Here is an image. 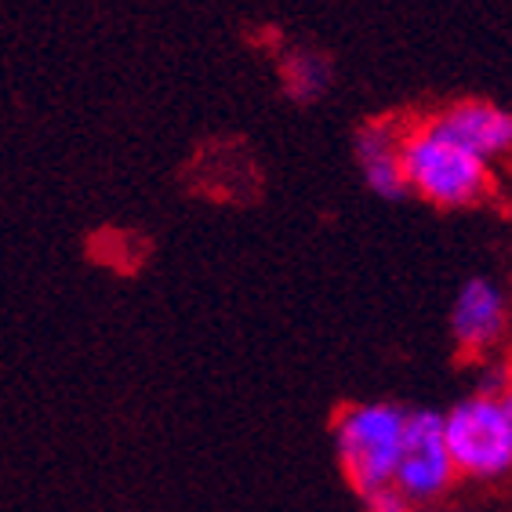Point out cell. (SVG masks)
<instances>
[{
  "label": "cell",
  "mask_w": 512,
  "mask_h": 512,
  "mask_svg": "<svg viewBox=\"0 0 512 512\" xmlns=\"http://www.w3.org/2000/svg\"><path fill=\"white\" fill-rule=\"evenodd\" d=\"M407 411L393 400H360L338 411L335 418V458L345 480L364 498L393 491V469L404 444Z\"/></svg>",
  "instance_id": "cell-1"
},
{
  "label": "cell",
  "mask_w": 512,
  "mask_h": 512,
  "mask_svg": "<svg viewBox=\"0 0 512 512\" xmlns=\"http://www.w3.org/2000/svg\"><path fill=\"white\" fill-rule=\"evenodd\" d=\"M400 171L407 193L436 207H473L491 189V164L451 142L433 120L400 135Z\"/></svg>",
  "instance_id": "cell-2"
},
{
  "label": "cell",
  "mask_w": 512,
  "mask_h": 512,
  "mask_svg": "<svg viewBox=\"0 0 512 512\" xmlns=\"http://www.w3.org/2000/svg\"><path fill=\"white\" fill-rule=\"evenodd\" d=\"M440 418L458 480L494 483L512 473V411L505 396L469 393Z\"/></svg>",
  "instance_id": "cell-3"
},
{
  "label": "cell",
  "mask_w": 512,
  "mask_h": 512,
  "mask_svg": "<svg viewBox=\"0 0 512 512\" xmlns=\"http://www.w3.org/2000/svg\"><path fill=\"white\" fill-rule=\"evenodd\" d=\"M454 483H458V469L447 447L440 411H429V407L407 411L404 444L393 469V494L407 509L436 505L454 491Z\"/></svg>",
  "instance_id": "cell-4"
},
{
  "label": "cell",
  "mask_w": 512,
  "mask_h": 512,
  "mask_svg": "<svg viewBox=\"0 0 512 512\" xmlns=\"http://www.w3.org/2000/svg\"><path fill=\"white\" fill-rule=\"evenodd\" d=\"M451 338L469 360L498 356L512 338V302L491 276H473L458 287L451 306Z\"/></svg>",
  "instance_id": "cell-5"
},
{
  "label": "cell",
  "mask_w": 512,
  "mask_h": 512,
  "mask_svg": "<svg viewBox=\"0 0 512 512\" xmlns=\"http://www.w3.org/2000/svg\"><path fill=\"white\" fill-rule=\"evenodd\" d=\"M433 124L444 131L451 142H458L462 149H469L473 157L487 160L505 157L512 149V113L494 102H458V106L444 109L440 117H433Z\"/></svg>",
  "instance_id": "cell-6"
},
{
  "label": "cell",
  "mask_w": 512,
  "mask_h": 512,
  "mask_svg": "<svg viewBox=\"0 0 512 512\" xmlns=\"http://www.w3.org/2000/svg\"><path fill=\"white\" fill-rule=\"evenodd\" d=\"M356 164L364 171L367 189L382 200L407 197L404 171H400V131L389 120H371L356 135Z\"/></svg>",
  "instance_id": "cell-7"
},
{
  "label": "cell",
  "mask_w": 512,
  "mask_h": 512,
  "mask_svg": "<svg viewBox=\"0 0 512 512\" xmlns=\"http://www.w3.org/2000/svg\"><path fill=\"white\" fill-rule=\"evenodd\" d=\"M284 80H287V91L295 95L298 102H313L320 99L331 84V69L320 55H309V51H298L291 59L284 62Z\"/></svg>",
  "instance_id": "cell-8"
},
{
  "label": "cell",
  "mask_w": 512,
  "mask_h": 512,
  "mask_svg": "<svg viewBox=\"0 0 512 512\" xmlns=\"http://www.w3.org/2000/svg\"><path fill=\"white\" fill-rule=\"evenodd\" d=\"M476 364H480V371H476L473 393L502 396L512 385V364H505L502 356H487V360H476Z\"/></svg>",
  "instance_id": "cell-9"
},
{
  "label": "cell",
  "mask_w": 512,
  "mask_h": 512,
  "mask_svg": "<svg viewBox=\"0 0 512 512\" xmlns=\"http://www.w3.org/2000/svg\"><path fill=\"white\" fill-rule=\"evenodd\" d=\"M364 512H407V505L393 491H382L375 498H364Z\"/></svg>",
  "instance_id": "cell-10"
},
{
  "label": "cell",
  "mask_w": 512,
  "mask_h": 512,
  "mask_svg": "<svg viewBox=\"0 0 512 512\" xmlns=\"http://www.w3.org/2000/svg\"><path fill=\"white\" fill-rule=\"evenodd\" d=\"M407 512H476V509H465V505H444V502H436V505H411Z\"/></svg>",
  "instance_id": "cell-11"
},
{
  "label": "cell",
  "mask_w": 512,
  "mask_h": 512,
  "mask_svg": "<svg viewBox=\"0 0 512 512\" xmlns=\"http://www.w3.org/2000/svg\"><path fill=\"white\" fill-rule=\"evenodd\" d=\"M502 396H505V404H509V411H512V385H509V389H505Z\"/></svg>",
  "instance_id": "cell-12"
}]
</instances>
